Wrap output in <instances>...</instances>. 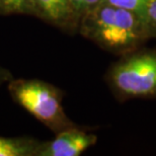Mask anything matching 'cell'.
<instances>
[{
	"instance_id": "6da1fadb",
	"label": "cell",
	"mask_w": 156,
	"mask_h": 156,
	"mask_svg": "<svg viewBox=\"0 0 156 156\" xmlns=\"http://www.w3.org/2000/svg\"><path fill=\"white\" fill-rule=\"evenodd\" d=\"M78 32L99 48L120 57L141 48L148 41L138 12L105 1L83 15Z\"/></svg>"
},
{
	"instance_id": "7a4b0ae2",
	"label": "cell",
	"mask_w": 156,
	"mask_h": 156,
	"mask_svg": "<svg viewBox=\"0 0 156 156\" xmlns=\"http://www.w3.org/2000/svg\"><path fill=\"white\" fill-rule=\"evenodd\" d=\"M105 82L120 102L156 98V50L141 47L121 56L108 69Z\"/></svg>"
},
{
	"instance_id": "3957f363",
	"label": "cell",
	"mask_w": 156,
	"mask_h": 156,
	"mask_svg": "<svg viewBox=\"0 0 156 156\" xmlns=\"http://www.w3.org/2000/svg\"><path fill=\"white\" fill-rule=\"evenodd\" d=\"M7 89L17 105L54 134L78 126L67 116L62 105L64 94L57 86L41 79L12 78Z\"/></svg>"
},
{
	"instance_id": "277c9868",
	"label": "cell",
	"mask_w": 156,
	"mask_h": 156,
	"mask_svg": "<svg viewBox=\"0 0 156 156\" xmlns=\"http://www.w3.org/2000/svg\"><path fill=\"white\" fill-rule=\"evenodd\" d=\"M96 142L95 134L76 126L55 134V138L52 140L41 141L36 156H79Z\"/></svg>"
},
{
	"instance_id": "5b68a950",
	"label": "cell",
	"mask_w": 156,
	"mask_h": 156,
	"mask_svg": "<svg viewBox=\"0 0 156 156\" xmlns=\"http://www.w3.org/2000/svg\"><path fill=\"white\" fill-rule=\"evenodd\" d=\"M30 14L65 32H78L70 0H30Z\"/></svg>"
},
{
	"instance_id": "8992f818",
	"label": "cell",
	"mask_w": 156,
	"mask_h": 156,
	"mask_svg": "<svg viewBox=\"0 0 156 156\" xmlns=\"http://www.w3.org/2000/svg\"><path fill=\"white\" fill-rule=\"evenodd\" d=\"M40 142L32 137L0 136V156H36Z\"/></svg>"
},
{
	"instance_id": "52a82bcc",
	"label": "cell",
	"mask_w": 156,
	"mask_h": 156,
	"mask_svg": "<svg viewBox=\"0 0 156 156\" xmlns=\"http://www.w3.org/2000/svg\"><path fill=\"white\" fill-rule=\"evenodd\" d=\"M141 16L148 40L156 39V0H148L146 2Z\"/></svg>"
},
{
	"instance_id": "ba28073f",
	"label": "cell",
	"mask_w": 156,
	"mask_h": 156,
	"mask_svg": "<svg viewBox=\"0 0 156 156\" xmlns=\"http://www.w3.org/2000/svg\"><path fill=\"white\" fill-rule=\"evenodd\" d=\"M0 14H30V0H0Z\"/></svg>"
},
{
	"instance_id": "9c48e42d",
	"label": "cell",
	"mask_w": 156,
	"mask_h": 156,
	"mask_svg": "<svg viewBox=\"0 0 156 156\" xmlns=\"http://www.w3.org/2000/svg\"><path fill=\"white\" fill-rule=\"evenodd\" d=\"M102 0H70L71 8H72L74 18L78 27H79V23L83 15L90 9L95 7Z\"/></svg>"
},
{
	"instance_id": "30bf717a",
	"label": "cell",
	"mask_w": 156,
	"mask_h": 156,
	"mask_svg": "<svg viewBox=\"0 0 156 156\" xmlns=\"http://www.w3.org/2000/svg\"><path fill=\"white\" fill-rule=\"evenodd\" d=\"M102 1L108 2L111 4L121 6V7H125L131 10H134L141 15L143 8L148 0H102Z\"/></svg>"
},
{
	"instance_id": "8fae6325",
	"label": "cell",
	"mask_w": 156,
	"mask_h": 156,
	"mask_svg": "<svg viewBox=\"0 0 156 156\" xmlns=\"http://www.w3.org/2000/svg\"><path fill=\"white\" fill-rule=\"evenodd\" d=\"M12 78H13V76H12L10 71L0 64V89H1L2 86L7 85V83Z\"/></svg>"
}]
</instances>
